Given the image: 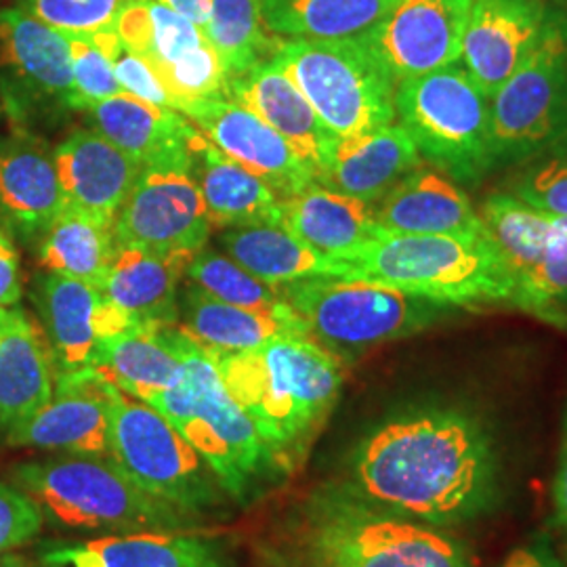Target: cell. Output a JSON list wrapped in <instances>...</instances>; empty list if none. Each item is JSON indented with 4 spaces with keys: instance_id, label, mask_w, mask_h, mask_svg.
<instances>
[{
    "instance_id": "cell-1",
    "label": "cell",
    "mask_w": 567,
    "mask_h": 567,
    "mask_svg": "<svg viewBox=\"0 0 567 567\" xmlns=\"http://www.w3.org/2000/svg\"><path fill=\"white\" fill-rule=\"evenodd\" d=\"M503 475V452L480 414L426 404L368 431L347 458L344 484L379 507L450 529L498 507Z\"/></svg>"
},
{
    "instance_id": "cell-2",
    "label": "cell",
    "mask_w": 567,
    "mask_h": 567,
    "mask_svg": "<svg viewBox=\"0 0 567 567\" xmlns=\"http://www.w3.org/2000/svg\"><path fill=\"white\" fill-rule=\"evenodd\" d=\"M265 567H473L442 527L374 505L344 482L290 496L252 538Z\"/></svg>"
},
{
    "instance_id": "cell-3",
    "label": "cell",
    "mask_w": 567,
    "mask_h": 567,
    "mask_svg": "<svg viewBox=\"0 0 567 567\" xmlns=\"http://www.w3.org/2000/svg\"><path fill=\"white\" fill-rule=\"evenodd\" d=\"M213 358L227 391L257 429L276 477L301 471L339 402L343 360L309 334Z\"/></svg>"
},
{
    "instance_id": "cell-4",
    "label": "cell",
    "mask_w": 567,
    "mask_h": 567,
    "mask_svg": "<svg viewBox=\"0 0 567 567\" xmlns=\"http://www.w3.org/2000/svg\"><path fill=\"white\" fill-rule=\"evenodd\" d=\"M339 261L347 265L344 278L385 284L454 307L517 301L513 271L489 234L414 236L379 229Z\"/></svg>"
},
{
    "instance_id": "cell-5",
    "label": "cell",
    "mask_w": 567,
    "mask_h": 567,
    "mask_svg": "<svg viewBox=\"0 0 567 567\" xmlns=\"http://www.w3.org/2000/svg\"><path fill=\"white\" fill-rule=\"evenodd\" d=\"M44 519L79 532H198L200 517L143 489L112 456L61 454L11 471Z\"/></svg>"
},
{
    "instance_id": "cell-6",
    "label": "cell",
    "mask_w": 567,
    "mask_h": 567,
    "mask_svg": "<svg viewBox=\"0 0 567 567\" xmlns=\"http://www.w3.org/2000/svg\"><path fill=\"white\" fill-rule=\"evenodd\" d=\"M182 381L147 405L164 414L213 468L229 498L246 505L278 480L264 442L231 398L215 358L194 343L182 328Z\"/></svg>"
},
{
    "instance_id": "cell-7",
    "label": "cell",
    "mask_w": 567,
    "mask_h": 567,
    "mask_svg": "<svg viewBox=\"0 0 567 567\" xmlns=\"http://www.w3.org/2000/svg\"><path fill=\"white\" fill-rule=\"evenodd\" d=\"M278 290L303 320L309 337L343 362L421 334L461 309L385 284L339 276H316Z\"/></svg>"
},
{
    "instance_id": "cell-8",
    "label": "cell",
    "mask_w": 567,
    "mask_h": 567,
    "mask_svg": "<svg viewBox=\"0 0 567 567\" xmlns=\"http://www.w3.org/2000/svg\"><path fill=\"white\" fill-rule=\"evenodd\" d=\"M271 61L334 137L364 135L398 121V84L358 39H288L278 42Z\"/></svg>"
},
{
    "instance_id": "cell-9",
    "label": "cell",
    "mask_w": 567,
    "mask_h": 567,
    "mask_svg": "<svg viewBox=\"0 0 567 567\" xmlns=\"http://www.w3.org/2000/svg\"><path fill=\"white\" fill-rule=\"evenodd\" d=\"M398 121L421 156L456 183H480L492 166L489 97L461 61L395 89Z\"/></svg>"
},
{
    "instance_id": "cell-10",
    "label": "cell",
    "mask_w": 567,
    "mask_h": 567,
    "mask_svg": "<svg viewBox=\"0 0 567 567\" xmlns=\"http://www.w3.org/2000/svg\"><path fill=\"white\" fill-rule=\"evenodd\" d=\"M100 377V374H97ZM105 383L110 456L150 494L194 517L224 507L225 489L198 450L156 408Z\"/></svg>"
},
{
    "instance_id": "cell-11",
    "label": "cell",
    "mask_w": 567,
    "mask_h": 567,
    "mask_svg": "<svg viewBox=\"0 0 567 567\" xmlns=\"http://www.w3.org/2000/svg\"><path fill=\"white\" fill-rule=\"evenodd\" d=\"M567 135V4L555 2L538 44L489 97L492 166H517Z\"/></svg>"
},
{
    "instance_id": "cell-12",
    "label": "cell",
    "mask_w": 567,
    "mask_h": 567,
    "mask_svg": "<svg viewBox=\"0 0 567 567\" xmlns=\"http://www.w3.org/2000/svg\"><path fill=\"white\" fill-rule=\"evenodd\" d=\"M203 194L179 150L143 164L112 231L116 244L198 255L210 234Z\"/></svg>"
},
{
    "instance_id": "cell-13",
    "label": "cell",
    "mask_w": 567,
    "mask_h": 567,
    "mask_svg": "<svg viewBox=\"0 0 567 567\" xmlns=\"http://www.w3.org/2000/svg\"><path fill=\"white\" fill-rule=\"evenodd\" d=\"M122 42L152 65L164 86L185 102L227 100V72L203 28L154 0H126L116 28Z\"/></svg>"
},
{
    "instance_id": "cell-14",
    "label": "cell",
    "mask_w": 567,
    "mask_h": 567,
    "mask_svg": "<svg viewBox=\"0 0 567 567\" xmlns=\"http://www.w3.org/2000/svg\"><path fill=\"white\" fill-rule=\"evenodd\" d=\"M473 0H395L358 41L400 84L461 61Z\"/></svg>"
},
{
    "instance_id": "cell-15",
    "label": "cell",
    "mask_w": 567,
    "mask_h": 567,
    "mask_svg": "<svg viewBox=\"0 0 567 567\" xmlns=\"http://www.w3.org/2000/svg\"><path fill=\"white\" fill-rule=\"evenodd\" d=\"M34 303L58 374L89 370L102 339L135 326L103 297L100 286L60 271H47L39 278Z\"/></svg>"
},
{
    "instance_id": "cell-16",
    "label": "cell",
    "mask_w": 567,
    "mask_h": 567,
    "mask_svg": "<svg viewBox=\"0 0 567 567\" xmlns=\"http://www.w3.org/2000/svg\"><path fill=\"white\" fill-rule=\"evenodd\" d=\"M227 158L264 179L280 198L316 183L309 164L267 122L231 100H196L179 107Z\"/></svg>"
},
{
    "instance_id": "cell-17",
    "label": "cell",
    "mask_w": 567,
    "mask_h": 567,
    "mask_svg": "<svg viewBox=\"0 0 567 567\" xmlns=\"http://www.w3.org/2000/svg\"><path fill=\"white\" fill-rule=\"evenodd\" d=\"M555 2L561 0H473L461 63L487 97L538 44Z\"/></svg>"
},
{
    "instance_id": "cell-18",
    "label": "cell",
    "mask_w": 567,
    "mask_h": 567,
    "mask_svg": "<svg viewBox=\"0 0 567 567\" xmlns=\"http://www.w3.org/2000/svg\"><path fill=\"white\" fill-rule=\"evenodd\" d=\"M2 442L72 456H110V402L102 377L91 368L58 374L51 402Z\"/></svg>"
},
{
    "instance_id": "cell-19",
    "label": "cell",
    "mask_w": 567,
    "mask_h": 567,
    "mask_svg": "<svg viewBox=\"0 0 567 567\" xmlns=\"http://www.w3.org/2000/svg\"><path fill=\"white\" fill-rule=\"evenodd\" d=\"M41 567H229L224 545L198 532H128L39 547Z\"/></svg>"
},
{
    "instance_id": "cell-20",
    "label": "cell",
    "mask_w": 567,
    "mask_h": 567,
    "mask_svg": "<svg viewBox=\"0 0 567 567\" xmlns=\"http://www.w3.org/2000/svg\"><path fill=\"white\" fill-rule=\"evenodd\" d=\"M0 68L20 105L42 102L76 110L68 37L21 7L0 11Z\"/></svg>"
},
{
    "instance_id": "cell-21",
    "label": "cell",
    "mask_w": 567,
    "mask_h": 567,
    "mask_svg": "<svg viewBox=\"0 0 567 567\" xmlns=\"http://www.w3.org/2000/svg\"><path fill=\"white\" fill-rule=\"evenodd\" d=\"M68 206L53 150L41 137L0 135V221L23 243H41Z\"/></svg>"
},
{
    "instance_id": "cell-22",
    "label": "cell",
    "mask_w": 567,
    "mask_h": 567,
    "mask_svg": "<svg viewBox=\"0 0 567 567\" xmlns=\"http://www.w3.org/2000/svg\"><path fill=\"white\" fill-rule=\"evenodd\" d=\"M374 221L386 234L486 236L482 215L461 185L433 164H419L374 204Z\"/></svg>"
},
{
    "instance_id": "cell-23",
    "label": "cell",
    "mask_w": 567,
    "mask_h": 567,
    "mask_svg": "<svg viewBox=\"0 0 567 567\" xmlns=\"http://www.w3.org/2000/svg\"><path fill=\"white\" fill-rule=\"evenodd\" d=\"M227 100L250 110L280 133L284 142L309 164L318 182L339 137L326 128L303 93L274 61H261L240 76L229 79Z\"/></svg>"
},
{
    "instance_id": "cell-24",
    "label": "cell",
    "mask_w": 567,
    "mask_h": 567,
    "mask_svg": "<svg viewBox=\"0 0 567 567\" xmlns=\"http://www.w3.org/2000/svg\"><path fill=\"white\" fill-rule=\"evenodd\" d=\"M65 200L114 225L142 164L93 128H76L53 150Z\"/></svg>"
},
{
    "instance_id": "cell-25",
    "label": "cell",
    "mask_w": 567,
    "mask_h": 567,
    "mask_svg": "<svg viewBox=\"0 0 567 567\" xmlns=\"http://www.w3.org/2000/svg\"><path fill=\"white\" fill-rule=\"evenodd\" d=\"M196 255L118 244L100 290L135 324L177 326V288Z\"/></svg>"
},
{
    "instance_id": "cell-26",
    "label": "cell",
    "mask_w": 567,
    "mask_h": 567,
    "mask_svg": "<svg viewBox=\"0 0 567 567\" xmlns=\"http://www.w3.org/2000/svg\"><path fill=\"white\" fill-rule=\"evenodd\" d=\"M55 377L44 332L25 311L7 309L0 326V440L51 402Z\"/></svg>"
},
{
    "instance_id": "cell-27",
    "label": "cell",
    "mask_w": 567,
    "mask_h": 567,
    "mask_svg": "<svg viewBox=\"0 0 567 567\" xmlns=\"http://www.w3.org/2000/svg\"><path fill=\"white\" fill-rule=\"evenodd\" d=\"M423 164V156L400 122L355 137H339L320 185L377 204L410 171Z\"/></svg>"
},
{
    "instance_id": "cell-28",
    "label": "cell",
    "mask_w": 567,
    "mask_h": 567,
    "mask_svg": "<svg viewBox=\"0 0 567 567\" xmlns=\"http://www.w3.org/2000/svg\"><path fill=\"white\" fill-rule=\"evenodd\" d=\"M183 152L213 227L274 221L280 196L264 179L227 158L192 122L183 135Z\"/></svg>"
},
{
    "instance_id": "cell-29",
    "label": "cell",
    "mask_w": 567,
    "mask_h": 567,
    "mask_svg": "<svg viewBox=\"0 0 567 567\" xmlns=\"http://www.w3.org/2000/svg\"><path fill=\"white\" fill-rule=\"evenodd\" d=\"M271 224L337 261L362 248L381 229L374 221V204L320 183L280 198Z\"/></svg>"
},
{
    "instance_id": "cell-30",
    "label": "cell",
    "mask_w": 567,
    "mask_h": 567,
    "mask_svg": "<svg viewBox=\"0 0 567 567\" xmlns=\"http://www.w3.org/2000/svg\"><path fill=\"white\" fill-rule=\"evenodd\" d=\"M177 334V326H131L100 341L91 370L126 395L150 404L182 381Z\"/></svg>"
},
{
    "instance_id": "cell-31",
    "label": "cell",
    "mask_w": 567,
    "mask_h": 567,
    "mask_svg": "<svg viewBox=\"0 0 567 567\" xmlns=\"http://www.w3.org/2000/svg\"><path fill=\"white\" fill-rule=\"evenodd\" d=\"M183 332L213 355L252 351L278 337L309 334L303 320L290 313H261L224 303L189 284L179 305Z\"/></svg>"
},
{
    "instance_id": "cell-32",
    "label": "cell",
    "mask_w": 567,
    "mask_h": 567,
    "mask_svg": "<svg viewBox=\"0 0 567 567\" xmlns=\"http://www.w3.org/2000/svg\"><path fill=\"white\" fill-rule=\"evenodd\" d=\"M229 259L265 284L280 288L316 276H347V265L313 250L276 224L234 225L219 236Z\"/></svg>"
},
{
    "instance_id": "cell-33",
    "label": "cell",
    "mask_w": 567,
    "mask_h": 567,
    "mask_svg": "<svg viewBox=\"0 0 567 567\" xmlns=\"http://www.w3.org/2000/svg\"><path fill=\"white\" fill-rule=\"evenodd\" d=\"M95 133L114 143L133 161L147 164L179 150L189 121L168 107L135 100L126 93L82 110Z\"/></svg>"
},
{
    "instance_id": "cell-34",
    "label": "cell",
    "mask_w": 567,
    "mask_h": 567,
    "mask_svg": "<svg viewBox=\"0 0 567 567\" xmlns=\"http://www.w3.org/2000/svg\"><path fill=\"white\" fill-rule=\"evenodd\" d=\"M395 0H261L271 34L303 41L360 39Z\"/></svg>"
},
{
    "instance_id": "cell-35",
    "label": "cell",
    "mask_w": 567,
    "mask_h": 567,
    "mask_svg": "<svg viewBox=\"0 0 567 567\" xmlns=\"http://www.w3.org/2000/svg\"><path fill=\"white\" fill-rule=\"evenodd\" d=\"M41 265L84 282L102 286L114 259L116 238L112 224L68 204L41 238Z\"/></svg>"
},
{
    "instance_id": "cell-36",
    "label": "cell",
    "mask_w": 567,
    "mask_h": 567,
    "mask_svg": "<svg viewBox=\"0 0 567 567\" xmlns=\"http://www.w3.org/2000/svg\"><path fill=\"white\" fill-rule=\"evenodd\" d=\"M482 219L492 243L496 244L515 284L534 269L557 238V217L515 198L513 194H492L482 208Z\"/></svg>"
},
{
    "instance_id": "cell-37",
    "label": "cell",
    "mask_w": 567,
    "mask_h": 567,
    "mask_svg": "<svg viewBox=\"0 0 567 567\" xmlns=\"http://www.w3.org/2000/svg\"><path fill=\"white\" fill-rule=\"evenodd\" d=\"M203 32L224 61L227 79L259 65L278 47L265 25L261 0H213Z\"/></svg>"
},
{
    "instance_id": "cell-38",
    "label": "cell",
    "mask_w": 567,
    "mask_h": 567,
    "mask_svg": "<svg viewBox=\"0 0 567 567\" xmlns=\"http://www.w3.org/2000/svg\"><path fill=\"white\" fill-rule=\"evenodd\" d=\"M185 276L210 297L261 313H290L292 307L286 303L278 288L265 284L243 265L217 250H200L187 267Z\"/></svg>"
},
{
    "instance_id": "cell-39",
    "label": "cell",
    "mask_w": 567,
    "mask_h": 567,
    "mask_svg": "<svg viewBox=\"0 0 567 567\" xmlns=\"http://www.w3.org/2000/svg\"><path fill=\"white\" fill-rule=\"evenodd\" d=\"M508 189V194L538 210L567 217V135L517 164Z\"/></svg>"
},
{
    "instance_id": "cell-40",
    "label": "cell",
    "mask_w": 567,
    "mask_h": 567,
    "mask_svg": "<svg viewBox=\"0 0 567 567\" xmlns=\"http://www.w3.org/2000/svg\"><path fill=\"white\" fill-rule=\"evenodd\" d=\"M126 0H21V9L65 37L114 30Z\"/></svg>"
},
{
    "instance_id": "cell-41",
    "label": "cell",
    "mask_w": 567,
    "mask_h": 567,
    "mask_svg": "<svg viewBox=\"0 0 567 567\" xmlns=\"http://www.w3.org/2000/svg\"><path fill=\"white\" fill-rule=\"evenodd\" d=\"M91 39L110 58L114 65V74L118 79L122 91L135 100L168 107L177 112V100L171 95V91L164 86L158 74L152 70L147 61L140 58L135 51H131L116 30H105L91 34Z\"/></svg>"
},
{
    "instance_id": "cell-42",
    "label": "cell",
    "mask_w": 567,
    "mask_h": 567,
    "mask_svg": "<svg viewBox=\"0 0 567 567\" xmlns=\"http://www.w3.org/2000/svg\"><path fill=\"white\" fill-rule=\"evenodd\" d=\"M561 305H567V244L557 234L545 259L517 280L515 307L553 318Z\"/></svg>"
},
{
    "instance_id": "cell-43",
    "label": "cell",
    "mask_w": 567,
    "mask_h": 567,
    "mask_svg": "<svg viewBox=\"0 0 567 567\" xmlns=\"http://www.w3.org/2000/svg\"><path fill=\"white\" fill-rule=\"evenodd\" d=\"M72 53V74L76 84V110L124 93L114 65L91 37H68Z\"/></svg>"
},
{
    "instance_id": "cell-44",
    "label": "cell",
    "mask_w": 567,
    "mask_h": 567,
    "mask_svg": "<svg viewBox=\"0 0 567 567\" xmlns=\"http://www.w3.org/2000/svg\"><path fill=\"white\" fill-rule=\"evenodd\" d=\"M42 524L41 507L23 489L0 480V557L34 540Z\"/></svg>"
},
{
    "instance_id": "cell-45",
    "label": "cell",
    "mask_w": 567,
    "mask_h": 567,
    "mask_svg": "<svg viewBox=\"0 0 567 567\" xmlns=\"http://www.w3.org/2000/svg\"><path fill=\"white\" fill-rule=\"evenodd\" d=\"M20 299V255L16 244L0 229V307L13 309Z\"/></svg>"
},
{
    "instance_id": "cell-46",
    "label": "cell",
    "mask_w": 567,
    "mask_h": 567,
    "mask_svg": "<svg viewBox=\"0 0 567 567\" xmlns=\"http://www.w3.org/2000/svg\"><path fill=\"white\" fill-rule=\"evenodd\" d=\"M553 507H555V524L561 529L567 548V408L561 426V446H559V461L553 484Z\"/></svg>"
},
{
    "instance_id": "cell-47",
    "label": "cell",
    "mask_w": 567,
    "mask_h": 567,
    "mask_svg": "<svg viewBox=\"0 0 567 567\" xmlns=\"http://www.w3.org/2000/svg\"><path fill=\"white\" fill-rule=\"evenodd\" d=\"M501 567H566L545 545H526L511 550Z\"/></svg>"
},
{
    "instance_id": "cell-48",
    "label": "cell",
    "mask_w": 567,
    "mask_h": 567,
    "mask_svg": "<svg viewBox=\"0 0 567 567\" xmlns=\"http://www.w3.org/2000/svg\"><path fill=\"white\" fill-rule=\"evenodd\" d=\"M154 2H161L166 9L179 13L185 20L196 23L203 30L208 21L210 4H213V0H154Z\"/></svg>"
},
{
    "instance_id": "cell-49",
    "label": "cell",
    "mask_w": 567,
    "mask_h": 567,
    "mask_svg": "<svg viewBox=\"0 0 567 567\" xmlns=\"http://www.w3.org/2000/svg\"><path fill=\"white\" fill-rule=\"evenodd\" d=\"M0 567H41L34 566L28 557L18 555V553H7L0 557Z\"/></svg>"
},
{
    "instance_id": "cell-50",
    "label": "cell",
    "mask_w": 567,
    "mask_h": 567,
    "mask_svg": "<svg viewBox=\"0 0 567 567\" xmlns=\"http://www.w3.org/2000/svg\"><path fill=\"white\" fill-rule=\"evenodd\" d=\"M557 227H559V234H561V238H564L567 244V217L557 215Z\"/></svg>"
},
{
    "instance_id": "cell-51",
    "label": "cell",
    "mask_w": 567,
    "mask_h": 567,
    "mask_svg": "<svg viewBox=\"0 0 567 567\" xmlns=\"http://www.w3.org/2000/svg\"><path fill=\"white\" fill-rule=\"evenodd\" d=\"M4 313H7V309L0 307V326H2V320H4Z\"/></svg>"
},
{
    "instance_id": "cell-52",
    "label": "cell",
    "mask_w": 567,
    "mask_h": 567,
    "mask_svg": "<svg viewBox=\"0 0 567 567\" xmlns=\"http://www.w3.org/2000/svg\"><path fill=\"white\" fill-rule=\"evenodd\" d=\"M561 2H564V0H561Z\"/></svg>"
}]
</instances>
